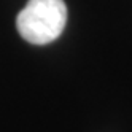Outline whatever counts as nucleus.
Masks as SVG:
<instances>
[{
  "label": "nucleus",
  "mask_w": 132,
  "mask_h": 132,
  "mask_svg": "<svg viewBox=\"0 0 132 132\" xmlns=\"http://www.w3.org/2000/svg\"><path fill=\"white\" fill-rule=\"evenodd\" d=\"M67 22L64 0H29L16 18L18 32L32 45H48L59 38Z\"/></svg>",
  "instance_id": "1"
}]
</instances>
